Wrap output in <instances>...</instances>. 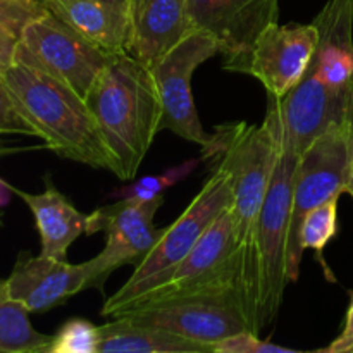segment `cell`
I'll return each mask as SVG.
<instances>
[{
    "instance_id": "obj_15",
    "label": "cell",
    "mask_w": 353,
    "mask_h": 353,
    "mask_svg": "<svg viewBox=\"0 0 353 353\" xmlns=\"http://www.w3.org/2000/svg\"><path fill=\"white\" fill-rule=\"evenodd\" d=\"M130 23L128 54L147 68H152L193 30L186 0H131Z\"/></svg>"
},
{
    "instance_id": "obj_2",
    "label": "cell",
    "mask_w": 353,
    "mask_h": 353,
    "mask_svg": "<svg viewBox=\"0 0 353 353\" xmlns=\"http://www.w3.org/2000/svg\"><path fill=\"white\" fill-rule=\"evenodd\" d=\"M278 154V138L264 121L261 126L247 123L217 126L202 155V161H210V169H221L230 176L234 248L241 262L245 302L254 333L255 233Z\"/></svg>"
},
{
    "instance_id": "obj_1",
    "label": "cell",
    "mask_w": 353,
    "mask_h": 353,
    "mask_svg": "<svg viewBox=\"0 0 353 353\" xmlns=\"http://www.w3.org/2000/svg\"><path fill=\"white\" fill-rule=\"evenodd\" d=\"M85 100L110 155V172L123 181L134 179L161 131L162 107L150 68L128 52L116 54Z\"/></svg>"
},
{
    "instance_id": "obj_18",
    "label": "cell",
    "mask_w": 353,
    "mask_h": 353,
    "mask_svg": "<svg viewBox=\"0 0 353 353\" xmlns=\"http://www.w3.org/2000/svg\"><path fill=\"white\" fill-rule=\"evenodd\" d=\"M12 188V193L23 199L30 207L40 234L41 255L65 261L69 247L88 230V216L79 212L54 185H48L43 193L31 195Z\"/></svg>"
},
{
    "instance_id": "obj_19",
    "label": "cell",
    "mask_w": 353,
    "mask_h": 353,
    "mask_svg": "<svg viewBox=\"0 0 353 353\" xmlns=\"http://www.w3.org/2000/svg\"><path fill=\"white\" fill-rule=\"evenodd\" d=\"M99 330V353H210L207 345L126 317H114Z\"/></svg>"
},
{
    "instance_id": "obj_7",
    "label": "cell",
    "mask_w": 353,
    "mask_h": 353,
    "mask_svg": "<svg viewBox=\"0 0 353 353\" xmlns=\"http://www.w3.org/2000/svg\"><path fill=\"white\" fill-rule=\"evenodd\" d=\"M353 162V134L347 121L327 128L305 148L299 159L293 185L292 219L286 252L288 283L300 276L303 252L300 248V228L303 217L316 207L340 199L347 190L348 172Z\"/></svg>"
},
{
    "instance_id": "obj_16",
    "label": "cell",
    "mask_w": 353,
    "mask_h": 353,
    "mask_svg": "<svg viewBox=\"0 0 353 353\" xmlns=\"http://www.w3.org/2000/svg\"><path fill=\"white\" fill-rule=\"evenodd\" d=\"M319 30L309 71L336 92L353 81V0H330L312 21Z\"/></svg>"
},
{
    "instance_id": "obj_22",
    "label": "cell",
    "mask_w": 353,
    "mask_h": 353,
    "mask_svg": "<svg viewBox=\"0 0 353 353\" xmlns=\"http://www.w3.org/2000/svg\"><path fill=\"white\" fill-rule=\"evenodd\" d=\"M202 159H190V161L183 162V164L174 165V168L168 169L165 172L159 176H145V178L137 179L134 183L126 186H121L116 192L110 193V199H128V200H140V202H147V200L159 199L164 196V192L171 186L178 185L185 178L195 171L199 162Z\"/></svg>"
},
{
    "instance_id": "obj_24",
    "label": "cell",
    "mask_w": 353,
    "mask_h": 353,
    "mask_svg": "<svg viewBox=\"0 0 353 353\" xmlns=\"http://www.w3.org/2000/svg\"><path fill=\"white\" fill-rule=\"evenodd\" d=\"M212 353H299L293 348L279 347L268 340H261L257 333L250 330L223 338L210 347Z\"/></svg>"
},
{
    "instance_id": "obj_30",
    "label": "cell",
    "mask_w": 353,
    "mask_h": 353,
    "mask_svg": "<svg viewBox=\"0 0 353 353\" xmlns=\"http://www.w3.org/2000/svg\"><path fill=\"white\" fill-rule=\"evenodd\" d=\"M347 123L350 126V131L353 134V81L350 86V99H348V110H347Z\"/></svg>"
},
{
    "instance_id": "obj_32",
    "label": "cell",
    "mask_w": 353,
    "mask_h": 353,
    "mask_svg": "<svg viewBox=\"0 0 353 353\" xmlns=\"http://www.w3.org/2000/svg\"><path fill=\"white\" fill-rule=\"evenodd\" d=\"M345 193H350L353 196V162H352L350 172H348V181H347V190H345Z\"/></svg>"
},
{
    "instance_id": "obj_27",
    "label": "cell",
    "mask_w": 353,
    "mask_h": 353,
    "mask_svg": "<svg viewBox=\"0 0 353 353\" xmlns=\"http://www.w3.org/2000/svg\"><path fill=\"white\" fill-rule=\"evenodd\" d=\"M19 37L0 24V78L16 64V52Z\"/></svg>"
},
{
    "instance_id": "obj_8",
    "label": "cell",
    "mask_w": 353,
    "mask_h": 353,
    "mask_svg": "<svg viewBox=\"0 0 353 353\" xmlns=\"http://www.w3.org/2000/svg\"><path fill=\"white\" fill-rule=\"evenodd\" d=\"M114 55L45 10L21 31L16 62L40 69L85 99Z\"/></svg>"
},
{
    "instance_id": "obj_3",
    "label": "cell",
    "mask_w": 353,
    "mask_h": 353,
    "mask_svg": "<svg viewBox=\"0 0 353 353\" xmlns=\"http://www.w3.org/2000/svg\"><path fill=\"white\" fill-rule=\"evenodd\" d=\"M2 78L47 148L68 161L110 171V155L88 103L79 93L21 62H16Z\"/></svg>"
},
{
    "instance_id": "obj_10",
    "label": "cell",
    "mask_w": 353,
    "mask_h": 353,
    "mask_svg": "<svg viewBox=\"0 0 353 353\" xmlns=\"http://www.w3.org/2000/svg\"><path fill=\"white\" fill-rule=\"evenodd\" d=\"M219 54V45L205 31L192 30L178 45L150 68L157 85L162 107L161 131L169 130L183 140L207 147L210 134L205 133L196 112L192 92V76L205 61Z\"/></svg>"
},
{
    "instance_id": "obj_5",
    "label": "cell",
    "mask_w": 353,
    "mask_h": 353,
    "mask_svg": "<svg viewBox=\"0 0 353 353\" xmlns=\"http://www.w3.org/2000/svg\"><path fill=\"white\" fill-rule=\"evenodd\" d=\"M231 203L233 192L230 176L221 169H212V176L207 179L199 195L190 202L185 212L171 226L165 228L147 257L134 265L133 274L130 276L126 285L121 286L112 296L105 300L100 314L112 319L140 296L164 285L172 271L192 252L207 228L221 212L231 207Z\"/></svg>"
},
{
    "instance_id": "obj_26",
    "label": "cell",
    "mask_w": 353,
    "mask_h": 353,
    "mask_svg": "<svg viewBox=\"0 0 353 353\" xmlns=\"http://www.w3.org/2000/svg\"><path fill=\"white\" fill-rule=\"evenodd\" d=\"M45 10L40 0H0V24L19 37L24 26L45 14Z\"/></svg>"
},
{
    "instance_id": "obj_12",
    "label": "cell",
    "mask_w": 353,
    "mask_h": 353,
    "mask_svg": "<svg viewBox=\"0 0 353 353\" xmlns=\"http://www.w3.org/2000/svg\"><path fill=\"white\" fill-rule=\"evenodd\" d=\"M317 41L319 30L314 23L269 24L255 40L247 74L259 79L268 95L285 97L305 76Z\"/></svg>"
},
{
    "instance_id": "obj_33",
    "label": "cell",
    "mask_w": 353,
    "mask_h": 353,
    "mask_svg": "<svg viewBox=\"0 0 353 353\" xmlns=\"http://www.w3.org/2000/svg\"><path fill=\"white\" fill-rule=\"evenodd\" d=\"M40 2H41V0H40Z\"/></svg>"
},
{
    "instance_id": "obj_13",
    "label": "cell",
    "mask_w": 353,
    "mask_h": 353,
    "mask_svg": "<svg viewBox=\"0 0 353 353\" xmlns=\"http://www.w3.org/2000/svg\"><path fill=\"white\" fill-rule=\"evenodd\" d=\"M88 261L69 264L61 259L41 254L33 257L23 252L3 285L10 299L23 303L30 312L41 314L88 290Z\"/></svg>"
},
{
    "instance_id": "obj_9",
    "label": "cell",
    "mask_w": 353,
    "mask_h": 353,
    "mask_svg": "<svg viewBox=\"0 0 353 353\" xmlns=\"http://www.w3.org/2000/svg\"><path fill=\"white\" fill-rule=\"evenodd\" d=\"M164 203V196L147 200H128L97 209L88 214L86 234L105 233V247L88 261V290H102L103 283L123 265H138L155 247L164 230L154 226V217Z\"/></svg>"
},
{
    "instance_id": "obj_17",
    "label": "cell",
    "mask_w": 353,
    "mask_h": 353,
    "mask_svg": "<svg viewBox=\"0 0 353 353\" xmlns=\"http://www.w3.org/2000/svg\"><path fill=\"white\" fill-rule=\"evenodd\" d=\"M45 9L109 54L130 50V14L103 0H41Z\"/></svg>"
},
{
    "instance_id": "obj_29",
    "label": "cell",
    "mask_w": 353,
    "mask_h": 353,
    "mask_svg": "<svg viewBox=\"0 0 353 353\" xmlns=\"http://www.w3.org/2000/svg\"><path fill=\"white\" fill-rule=\"evenodd\" d=\"M10 195H12V188H10L9 183L0 178V209L10 202Z\"/></svg>"
},
{
    "instance_id": "obj_21",
    "label": "cell",
    "mask_w": 353,
    "mask_h": 353,
    "mask_svg": "<svg viewBox=\"0 0 353 353\" xmlns=\"http://www.w3.org/2000/svg\"><path fill=\"white\" fill-rule=\"evenodd\" d=\"M338 233V199L330 200V202L323 203V205L316 207L307 216L303 217L302 228H300V248L302 252L305 250H316L317 252V261L324 268L327 279L334 281L331 276L330 268L324 262L323 254L324 248L327 247L331 240L336 236Z\"/></svg>"
},
{
    "instance_id": "obj_23",
    "label": "cell",
    "mask_w": 353,
    "mask_h": 353,
    "mask_svg": "<svg viewBox=\"0 0 353 353\" xmlns=\"http://www.w3.org/2000/svg\"><path fill=\"white\" fill-rule=\"evenodd\" d=\"M99 326L81 317H72L52 336L48 353H99Z\"/></svg>"
},
{
    "instance_id": "obj_14",
    "label": "cell",
    "mask_w": 353,
    "mask_h": 353,
    "mask_svg": "<svg viewBox=\"0 0 353 353\" xmlns=\"http://www.w3.org/2000/svg\"><path fill=\"white\" fill-rule=\"evenodd\" d=\"M224 279H234V281L243 286L241 262L236 255V248H234V228L231 207H228L224 212H221L214 219V223L200 236V240L196 241L192 252L172 271L168 281L152 293L140 296V299L179 292V290L196 288V286L224 281Z\"/></svg>"
},
{
    "instance_id": "obj_31",
    "label": "cell",
    "mask_w": 353,
    "mask_h": 353,
    "mask_svg": "<svg viewBox=\"0 0 353 353\" xmlns=\"http://www.w3.org/2000/svg\"><path fill=\"white\" fill-rule=\"evenodd\" d=\"M103 2L110 3V6L117 7V9H121V10H126V12L130 14V2H131V0H103Z\"/></svg>"
},
{
    "instance_id": "obj_11",
    "label": "cell",
    "mask_w": 353,
    "mask_h": 353,
    "mask_svg": "<svg viewBox=\"0 0 353 353\" xmlns=\"http://www.w3.org/2000/svg\"><path fill=\"white\" fill-rule=\"evenodd\" d=\"M193 30L205 31L219 45L223 68L247 74L259 34L278 23L279 0H186Z\"/></svg>"
},
{
    "instance_id": "obj_25",
    "label": "cell",
    "mask_w": 353,
    "mask_h": 353,
    "mask_svg": "<svg viewBox=\"0 0 353 353\" xmlns=\"http://www.w3.org/2000/svg\"><path fill=\"white\" fill-rule=\"evenodd\" d=\"M0 134H23L40 138L37 128L24 117L3 78H0Z\"/></svg>"
},
{
    "instance_id": "obj_28",
    "label": "cell",
    "mask_w": 353,
    "mask_h": 353,
    "mask_svg": "<svg viewBox=\"0 0 353 353\" xmlns=\"http://www.w3.org/2000/svg\"><path fill=\"white\" fill-rule=\"evenodd\" d=\"M319 352L324 353H353V295L350 307L347 310V317H345L343 330L341 333L331 341L327 347L321 348Z\"/></svg>"
},
{
    "instance_id": "obj_20",
    "label": "cell",
    "mask_w": 353,
    "mask_h": 353,
    "mask_svg": "<svg viewBox=\"0 0 353 353\" xmlns=\"http://www.w3.org/2000/svg\"><path fill=\"white\" fill-rule=\"evenodd\" d=\"M30 310L6 292L0 279V353H48L52 336L38 333Z\"/></svg>"
},
{
    "instance_id": "obj_4",
    "label": "cell",
    "mask_w": 353,
    "mask_h": 353,
    "mask_svg": "<svg viewBox=\"0 0 353 353\" xmlns=\"http://www.w3.org/2000/svg\"><path fill=\"white\" fill-rule=\"evenodd\" d=\"M114 317L159 327L209 348L231 334L252 331L243 286L234 279L145 296Z\"/></svg>"
},
{
    "instance_id": "obj_6",
    "label": "cell",
    "mask_w": 353,
    "mask_h": 353,
    "mask_svg": "<svg viewBox=\"0 0 353 353\" xmlns=\"http://www.w3.org/2000/svg\"><path fill=\"white\" fill-rule=\"evenodd\" d=\"M276 138L279 141L278 161L272 171L255 233V333L276 319L285 290L290 285L286 274V252L292 219L293 185L300 154L279 140L278 134Z\"/></svg>"
}]
</instances>
